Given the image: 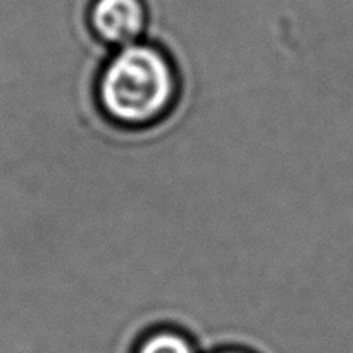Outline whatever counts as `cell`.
<instances>
[{"label":"cell","instance_id":"1","mask_svg":"<svg viewBox=\"0 0 353 353\" xmlns=\"http://www.w3.org/2000/svg\"><path fill=\"white\" fill-rule=\"evenodd\" d=\"M181 78L162 45L141 40L112 50L97 79V100L116 126L141 130L161 123L176 107Z\"/></svg>","mask_w":353,"mask_h":353},{"label":"cell","instance_id":"3","mask_svg":"<svg viewBox=\"0 0 353 353\" xmlns=\"http://www.w3.org/2000/svg\"><path fill=\"white\" fill-rule=\"evenodd\" d=\"M134 353H202L188 333L172 326L148 331L138 341Z\"/></svg>","mask_w":353,"mask_h":353},{"label":"cell","instance_id":"2","mask_svg":"<svg viewBox=\"0 0 353 353\" xmlns=\"http://www.w3.org/2000/svg\"><path fill=\"white\" fill-rule=\"evenodd\" d=\"M86 17L92 33L114 50L145 40L150 21L145 0H92Z\"/></svg>","mask_w":353,"mask_h":353},{"label":"cell","instance_id":"4","mask_svg":"<svg viewBox=\"0 0 353 353\" xmlns=\"http://www.w3.org/2000/svg\"><path fill=\"white\" fill-rule=\"evenodd\" d=\"M212 353H254L250 350H245V348H219V350Z\"/></svg>","mask_w":353,"mask_h":353}]
</instances>
